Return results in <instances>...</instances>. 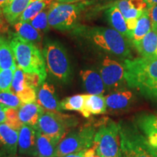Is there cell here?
<instances>
[{
    "label": "cell",
    "mask_w": 157,
    "mask_h": 157,
    "mask_svg": "<svg viewBox=\"0 0 157 157\" xmlns=\"http://www.w3.org/2000/svg\"><path fill=\"white\" fill-rule=\"evenodd\" d=\"M123 66L129 87L148 98H157V57L126 59Z\"/></svg>",
    "instance_id": "cell-1"
},
{
    "label": "cell",
    "mask_w": 157,
    "mask_h": 157,
    "mask_svg": "<svg viewBox=\"0 0 157 157\" xmlns=\"http://www.w3.org/2000/svg\"><path fill=\"white\" fill-rule=\"evenodd\" d=\"M17 66L29 74L40 76L43 82L47 77V66L43 53L34 43L21 39L12 33L9 39Z\"/></svg>",
    "instance_id": "cell-2"
},
{
    "label": "cell",
    "mask_w": 157,
    "mask_h": 157,
    "mask_svg": "<svg viewBox=\"0 0 157 157\" xmlns=\"http://www.w3.org/2000/svg\"><path fill=\"white\" fill-rule=\"evenodd\" d=\"M122 157H157V151L134 124L119 122Z\"/></svg>",
    "instance_id": "cell-3"
},
{
    "label": "cell",
    "mask_w": 157,
    "mask_h": 157,
    "mask_svg": "<svg viewBox=\"0 0 157 157\" xmlns=\"http://www.w3.org/2000/svg\"><path fill=\"white\" fill-rule=\"evenodd\" d=\"M98 129L93 147L100 157H122L119 124L103 118L95 124Z\"/></svg>",
    "instance_id": "cell-4"
},
{
    "label": "cell",
    "mask_w": 157,
    "mask_h": 157,
    "mask_svg": "<svg viewBox=\"0 0 157 157\" xmlns=\"http://www.w3.org/2000/svg\"><path fill=\"white\" fill-rule=\"evenodd\" d=\"M86 34L98 47L121 57H131L130 49L124 36L113 29L95 27L88 30Z\"/></svg>",
    "instance_id": "cell-5"
},
{
    "label": "cell",
    "mask_w": 157,
    "mask_h": 157,
    "mask_svg": "<svg viewBox=\"0 0 157 157\" xmlns=\"http://www.w3.org/2000/svg\"><path fill=\"white\" fill-rule=\"evenodd\" d=\"M87 3L53 2L50 5L48 13L50 27L60 31H68L74 29L79 15Z\"/></svg>",
    "instance_id": "cell-6"
},
{
    "label": "cell",
    "mask_w": 157,
    "mask_h": 157,
    "mask_svg": "<svg viewBox=\"0 0 157 157\" xmlns=\"http://www.w3.org/2000/svg\"><path fill=\"white\" fill-rule=\"evenodd\" d=\"M46 66L52 76L63 82H68L71 76L69 59L65 49L56 42H48L43 49Z\"/></svg>",
    "instance_id": "cell-7"
},
{
    "label": "cell",
    "mask_w": 157,
    "mask_h": 157,
    "mask_svg": "<svg viewBox=\"0 0 157 157\" xmlns=\"http://www.w3.org/2000/svg\"><path fill=\"white\" fill-rule=\"evenodd\" d=\"M95 132V125L91 124H85L79 129L68 132L59 143L57 157H63L91 148Z\"/></svg>",
    "instance_id": "cell-8"
},
{
    "label": "cell",
    "mask_w": 157,
    "mask_h": 157,
    "mask_svg": "<svg viewBox=\"0 0 157 157\" xmlns=\"http://www.w3.org/2000/svg\"><path fill=\"white\" fill-rule=\"evenodd\" d=\"M77 124L78 121L73 116L44 110L39 119L37 128L43 134L60 141L68 132V130L76 126Z\"/></svg>",
    "instance_id": "cell-9"
},
{
    "label": "cell",
    "mask_w": 157,
    "mask_h": 157,
    "mask_svg": "<svg viewBox=\"0 0 157 157\" xmlns=\"http://www.w3.org/2000/svg\"><path fill=\"white\" fill-rule=\"evenodd\" d=\"M44 82L37 74L25 73L17 66L14 71L10 92L16 95L23 103H34L36 102L37 89Z\"/></svg>",
    "instance_id": "cell-10"
},
{
    "label": "cell",
    "mask_w": 157,
    "mask_h": 157,
    "mask_svg": "<svg viewBox=\"0 0 157 157\" xmlns=\"http://www.w3.org/2000/svg\"><path fill=\"white\" fill-rule=\"evenodd\" d=\"M100 74L105 87L109 90L117 89L125 81L123 65L109 57H105L103 60L100 68Z\"/></svg>",
    "instance_id": "cell-11"
},
{
    "label": "cell",
    "mask_w": 157,
    "mask_h": 157,
    "mask_svg": "<svg viewBox=\"0 0 157 157\" xmlns=\"http://www.w3.org/2000/svg\"><path fill=\"white\" fill-rule=\"evenodd\" d=\"M18 131L0 124V157H15L18 149Z\"/></svg>",
    "instance_id": "cell-12"
},
{
    "label": "cell",
    "mask_w": 157,
    "mask_h": 157,
    "mask_svg": "<svg viewBox=\"0 0 157 157\" xmlns=\"http://www.w3.org/2000/svg\"><path fill=\"white\" fill-rule=\"evenodd\" d=\"M36 130L34 127L23 124L18 132V149L20 154L25 156H36Z\"/></svg>",
    "instance_id": "cell-13"
},
{
    "label": "cell",
    "mask_w": 157,
    "mask_h": 157,
    "mask_svg": "<svg viewBox=\"0 0 157 157\" xmlns=\"http://www.w3.org/2000/svg\"><path fill=\"white\" fill-rule=\"evenodd\" d=\"M36 103L45 111L60 112L63 111L54 86L44 82L37 91Z\"/></svg>",
    "instance_id": "cell-14"
},
{
    "label": "cell",
    "mask_w": 157,
    "mask_h": 157,
    "mask_svg": "<svg viewBox=\"0 0 157 157\" xmlns=\"http://www.w3.org/2000/svg\"><path fill=\"white\" fill-rule=\"evenodd\" d=\"M136 126L157 151V115L143 113L136 119Z\"/></svg>",
    "instance_id": "cell-15"
},
{
    "label": "cell",
    "mask_w": 157,
    "mask_h": 157,
    "mask_svg": "<svg viewBox=\"0 0 157 157\" xmlns=\"http://www.w3.org/2000/svg\"><path fill=\"white\" fill-rule=\"evenodd\" d=\"M59 143L58 139L43 134L37 128V157H57Z\"/></svg>",
    "instance_id": "cell-16"
},
{
    "label": "cell",
    "mask_w": 157,
    "mask_h": 157,
    "mask_svg": "<svg viewBox=\"0 0 157 157\" xmlns=\"http://www.w3.org/2000/svg\"><path fill=\"white\" fill-rule=\"evenodd\" d=\"M84 87L91 95H103L105 86L101 74L93 70H83L80 71Z\"/></svg>",
    "instance_id": "cell-17"
},
{
    "label": "cell",
    "mask_w": 157,
    "mask_h": 157,
    "mask_svg": "<svg viewBox=\"0 0 157 157\" xmlns=\"http://www.w3.org/2000/svg\"><path fill=\"white\" fill-rule=\"evenodd\" d=\"M20 120L23 124L36 127L40 117L44 109L36 102L31 103H23L18 109Z\"/></svg>",
    "instance_id": "cell-18"
},
{
    "label": "cell",
    "mask_w": 157,
    "mask_h": 157,
    "mask_svg": "<svg viewBox=\"0 0 157 157\" xmlns=\"http://www.w3.org/2000/svg\"><path fill=\"white\" fill-rule=\"evenodd\" d=\"M133 44L143 58L154 57L157 52V29H151L141 40L133 42Z\"/></svg>",
    "instance_id": "cell-19"
},
{
    "label": "cell",
    "mask_w": 157,
    "mask_h": 157,
    "mask_svg": "<svg viewBox=\"0 0 157 157\" xmlns=\"http://www.w3.org/2000/svg\"><path fill=\"white\" fill-rule=\"evenodd\" d=\"M105 98L103 95L85 94L84 98V117L89 118L91 114H103L106 112Z\"/></svg>",
    "instance_id": "cell-20"
},
{
    "label": "cell",
    "mask_w": 157,
    "mask_h": 157,
    "mask_svg": "<svg viewBox=\"0 0 157 157\" xmlns=\"http://www.w3.org/2000/svg\"><path fill=\"white\" fill-rule=\"evenodd\" d=\"M108 21L113 29L117 31L124 37L132 40V34H130L127 25L126 20L117 6H112L105 11Z\"/></svg>",
    "instance_id": "cell-21"
},
{
    "label": "cell",
    "mask_w": 157,
    "mask_h": 157,
    "mask_svg": "<svg viewBox=\"0 0 157 157\" xmlns=\"http://www.w3.org/2000/svg\"><path fill=\"white\" fill-rule=\"evenodd\" d=\"M31 0H10L2 8L7 23L13 25L28 7Z\"/></svg>",
    "instance_id": "cell-22"
},
{
    "label": "cell",
    "mask_w": 157,
    "mask_h": 157,
    "mask_svg": "<svg viewBox=\"0 0 157 157\" xmlns=\"http://www.w3.org/2000/svg\"><path fill=\"white\" fill-rule=\"evenodd\" d=\"M13 28L17 34L21 39L28 42L36 43L41 41L42 36L40 32L33 26L29 22L25 21H16L13 24Z\"/></svg>",
    "instance_id": "cell-23"
},
{
    "label": "cell",
    "mask_w": 157,
    "mask_h": 157,
    "mask_svg": "<svg viewBox=\"0 0 157 157\" xmlns=\"http://www.w3.org/2000/svg\"><path fill=\"white\" fill-rule=\"evenodd\" d=\"M16 62L10 41L0 34V69H15Z\"/></svg>",
    "instance_id": "cell-24"
},
{
    "label": "cell",
    "mask_w": 157,
    "mask_h": 157,
    "mask_svg": "<svg viewBox=\"0 0 157 157\" xmlns=\"http://www.w3.org/2000/svg\"><path fill=\"white\" fill-rule=\"evenodd\" d=\"M105 103L109 109L111 110H121L127 108L132 98L130 91H119L105 96Z\"/></svg>",
    "instance_id": "cell-25"
},
{
    "label": "cell",
    "mask_w": 157,
    "mask_h": 157,
    "mask_svg": "<svg viewBox=\"0 0 157 157\" xmlns=\"http://www.w3.org/2000/svg\"><path fill=\"white\" fill-rule=\"evenodd\" d=\"M53 2L54 0H31L28 7L19 17L17 21L29 22L39 13L44 10Z\"/></svg>",
    "instance_id": "cell-26"
},
{
    "label": "cell",
    "mask_w": 157,
    "mask_h": 157,
    "mask_svg": "<svg viewBox=\"0 0 157 157\" xmlns=\"http://www.w3.org/2000/svg\"><path fill=\"white\" fill-rule=\"evenodd\" d=\"M151 21L150 16H149L148 10L147 8L143 12L142 15L137 20V25L132 32V40L133 42H137V41L141 40L149 31L151 30Z\"/></svg>",
    "instance_id": "cell-27"
},
{
    "label": "cell",
    "mask_w": 157,
    "mask_h": 157,
    "mask_svg": "<svg viewBox=\"0 0 157 157\" xmlns=\"http://www.w3.org/2000/svg\"><path fill=\"white\" fill-rule=\"evenodd\" d=\"M84 98H85V94L75 95L64 98L60 102L61 109L62 110H66V111H78V112H80L82 114H83Z\"/></svg>",
    "instance_id": "cell-28"
},
{
    "label": "cell",
    "mask_w": 157,
    "mask_h": 157,
    "mask_svg": "<svg viewBox=\"0 0 157 157\" xmlns=\"http://www.w3.org/2000/svg\"><path fill=\"white\" fill-rule=\"evenodd\" d=\"M50 5L48 6L47 8H45L44 10L39 13L31 21H29V23L39 31L46 32L50 29L48 22V13L50 8Z\"/></svg>",
    "instance_id": "cell-29"
},
{
    "label": "cell",
    "mask_w": 157,
    "mask_h": 157,
    "mask_svg": "<svg viewBox=\"0 0 157 157\" xmlns=\"http://www.w3.org/2000/svg\"><path fill=\"white\" fill-rule=\"evenodd\" d=\"M0 104L7 108L19 109L23 103L14 93L11 92L0 91Z\"/></svg>",
    "instance_id": "cell-30"
},
{
    "label": "cell",
    "mask_w": 157,
    "mask_h": 157,
    "mask_svg": "<svg viewBox=\"0 0 157 157\" xmlns=\"http://www.w3.org/2000/svg\"><path fill=\"white\" fill-rule=\"evenodd\" d=\"M18 109H13L8 108L6 111V120L5 123L9 125L11 128L15 130L18 131L21 129L23 124L20 120L18 116Z\"/></svg>",
    "instance_id": "cell-31"
},
{
    "label": "cell",
    "mask_w": 157,
    "mask_h": 157,
    "mask_svg": "<svg viewBox=\"0 0 157 157\" xmlns=\"http://www.w3.org/2000/svg\"><path fill=\"white\" fill-rule=\"evenodd\" d=\"M15 69H0V91L10 92Z\"/></svg>",
    "instance_id": "cell-32"
},
{
    "label": "cell",
    "mask_w": 157,
    "mask_h": 157,
    "mask_svg": "<svg viewBox=\"0 0 157 157\" xmlns=\"http://www.w3.org/2000/svg\"><path fill=\"white\" fill-rule=\"evenodd\" d=\"M148 10L151 21L152 29H157V5L148 7Z\"/></svg>",
    "instance_id": "cell-33"
},
{
    "label": "cell",
    "mask_w": 157,
    "mask_h": 157,
    "mask_svg": "<svg viewBox=\"0 0 157 157\" xmlns=\"http://www.w3.org/2000/svg\"><path fill=\"white\" fill-rule=\"evenodd\" d=\"M9 25L7 20L5 19L4 14L2 13V10L0 8V34H5L8 32Z\"/></svg>",
    "instance_id": "cell-34"
},
{
    "label": "cell",
    "mask_w": 157,
    "mask_h": 157,
    "mask_svg": "<svg viewBox=\"0 0 157 157\" xmlns=\"http://www.w3.org/2000/svg\"><path fill=\"white\" fill-rule=\"evenodd\" d=\"M8 108L0 104V124L5 122L6 120V111Z\"/></svg>",
    "instance_id": "cell-35"
},
{
    "label": "cell",
    "mask_w": 157,
    "mask_h": 157,
    "mask_svg": "<svg viewBox=\"0 0 157 157\" xmlns=\"http://www.w3.org/2000/svg\"><path fill=\"white\" fill-rule=\"evenodd\" d=\"M84 156L85 157H100L95 151V149L93 146L91 148L84 151Z\"/></svg>",
    "instance_id": "cell-36"
},
{
    "label": "cell",
    "mask_w": 157,
    "mask_h": 157,
    "mask_svg": "<svg viewBox=\"0 0 157 157\" xmlns=\"http://www.w3.org/2000/svg\"><path fill=\"white\" fill-rule=\"evenodd\" d=\"M63 157H85L84 156V151H83L72 153V154L66 155V156Z\"/></svg>",
    "instance_id": "cell-37"
},
{
    "label": "cell",
    "mask_w": 157,
    "mask_h": 157,
    "mask_svg": "<svg viewBox=\"0 0 157 157\" xmlns=\"http://www.w3.org/2000/svg\"><path fill=\"white\" fill-rule=\"evenodd\" d=\"M84 1H86V0H58V2L60 3H76Z\"/></svg>",
    "instance_id": "cell-38"
},
{
    "label": "cell",
    "mask_w": 157,
    "mask_h": 157,
    "mask_svg": "<svg viewBox=\"0 0 157 157\" xmlns=\"http://www.w3.org/2000/svg\"><path fill=\"white\" fill-rule=\"evenodd\" d=\"M146 2L147 5H148V7H152V6L157 5V0H144Z\"/></svg>",
    "instance_id": "cell-39"
},
{
    "label": "cell",
    "mask_w": 157,
    "mask_h": 157,
    "mask_svg": "<svg viewBox=\"0 0 157 157\" xmlns=\"http://www.w3.org/2000/svg\"><path fill=\"white\" fill-rule=\"evenodd\" d=\"M10 0H0V8H2Z\"/></svg>",
    "instance_id": "cell-40"
},
{
    "label": "cell",
    "mask_w": 157,
    "mask_h": 157,
    "mask_svg": "<svg viewBox=\"0 0 157 157\" xmlns=\"http://www.w3.org/2000/svg\"><path fill=\"white\" fill-rule=\"evenodd\" d=\"M156 57H157V52H156V56H155Z\"/></svg>",
    "instance_id": "cell-41"
}]
</instances>
